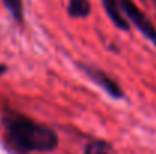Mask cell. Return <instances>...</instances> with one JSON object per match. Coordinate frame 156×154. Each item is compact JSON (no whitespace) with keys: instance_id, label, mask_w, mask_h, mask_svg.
I'll list each match as a JSON object with an SVG mask.
<instances>
[{"instance_id":"obj_1","label":"cell","mask_w":156,"mask_h":154,"mask_svg":"<svg viewBox=\"0 0 156 154\" xmlns=\"http://www.w3.org/2000/svg\"><path fill=\"white\" fill-rule=\"evenodd\" d=\"M2 125L8 148L18 154L52 153L59 145V138L53 128L17 110L5 109Z\"/></svg>"},{"instance_id":"obj_2","label":"cell","mask_w":156,"mask_h":154,"mask_svg":"<svg viewBox=\"0 0 156 154\" xmlns=\"http://www.w3.org/2000/svg\"><path fill=\"white\" fill-rule=\"evenodd\" d=\"M120 9L127 21H130L153 46L156 47V27L152 20L138 8L133 0H118Z\"/></svg>"},{"instance_id":"obj_3","label":"cell","mask_w":156,"mask_h":154,"mask_svg":"<svg viewBox=\"0 0 156 154\" xmlns=\"http://www.w3.org/2000/svg\"><path fill=\"white\" fill-rule=\"evenodd\" d=\"M79 68H80V71H82L94 85H97L111 98H115V100L124 98V91H123V88H121L120 83H118L112 76H109L106 71L97 68V67H94V65H88V63H79Z\"/></svg>"},{"instance_id":"obj_4","label":"cell","mask_w":156,"mask_h":154,"mask_svg":"<svg viewBox=\"0 0 156 154\" xmlns=\"http://www.w3.org/2000/svg\"><path fill=\"white\" fill-rule=\"evenodd\" d=\"M102 5H103L106 15L109 17V20L114 23L115 27H118L120 30H124V32H127L130 29V23L123 15L120 5H118V0H102Z\"/></svg>"},{"instance_id":"obj_5","label":"cell","mask_w":156,"mask_h":154,"mask_svg":"<svg viewBox=\"0 0 156 154\" xmlns=\"http://www.w3.org/2000/svg\"><path fill=\"white\" fill-rule=\"evenodd\" d=\"M91 12H93V6L90 0H68L67 5L68 17L80 20V18H88Z\"/></svg>"},{"instance_id":"obj_6","label":"cell","mask_w":156,"mask_h":154,"mask_svg":"<svg viewBox=\"0 0 156 154\" xmlns=\"http://www.w3.org/2000/svg\"><path fill=\"white\" fill-rule=\"evenodd\" d=\"M83 154H115L114 145L105 139H93L83 147Z\"/></svg>"},{"instance_id":"obj_7","label":"cell","mask_w":156,"mask_h":154,"mask_svg":"<svg viewBox=\"0 0 156 154\" xmlns=\"http://www.w3.org/2000/svg\"><path fill=\"white\" fill-rule=\"evenodd\" d=\"M2 2H3V6L6 8V11L14 18V21L18 23L20 26H23L24 24V5H23V0H2Z\"/></svg>"},{"instance_id":"obj_8","label":"cell","mask_w":156,"mask_h":154,"mask_svg":"<svg viewBox=\"0 0 156 154\" xmlns=\"http://www.w3.org/2000/svg\"><path fill=\"white\" fill-rule=\"evenodd\" d=\"M6 71H8V67H6L5 63H0V77H2L3 74H6Z\"/></svg>"},{"instance_id":"obj_9","label":"cell","mask_w":156,"mask_h":154,"mask_svg":"<svg viewBox=\"0 0 156 154\" xmlns=\"http://www.w3.org/2000/svg\"><path fill=\"white\" fill-rule=\"evenodd\" d=\"M152 3H153V5H155V6H156V0H152Z\"/></svg>"}]
</instances>
